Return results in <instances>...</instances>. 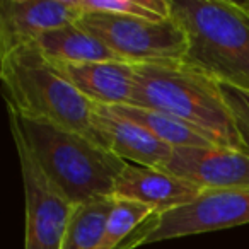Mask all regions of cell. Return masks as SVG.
<instances>
[{
	"mask_svg": "<svg viewBox=\"0 0 249 249\" xmlns=\"http://www.w3.org/2000/svg\"><path fill=\"white\" fill-rule=\"evenodd\" d=\"M114 207V196L97 198L75 205L67 227L62 249H97Z\"/></svg>",
	"mask_w": 249,
	"mask_h": 249,
	"instance_id": "obj_15",
	"label": "cell"
},
{
	"mask_svg": "<svg viewBox=\"0 0 249 249\" xmlns=\"http://www.w3.org/2000/svg\"><path fill=\"white\" fill-rule=\"evenodd\" d=\"M167 173L207 191L249 188V156L224 147H179L173 149Z\"/></svg>",
	"mask_w": 249,
	"mask_h": 249,
	"instance_id": "obj_9",
	"label": "cell"
},
{
	"mask_svg": "<svg viewBox=\"0 0 249 249\" xmlns=\"http://www.w3.org/2000/svg\"><path fill=\"white\" fill-rule=\"evenodd\" d=\"M186 36L188 65L218 84L249 90V2L169 0Z\"/></svg>",
	"mask_w": 249,
	"mask_h": 249,
	"instance_id": "obj_2",
	"label": "cell"
},
{
	"mask_svg": "<svg viewBox=\"0 0 249 249\" xmlns=\"http://www.w3.org/2000/svg\"><path fill=\"white\" fill-rule=\"evenodd\" d=\"M46 58V56H45ZM48 60V58H46ZM84 97L99 106L132 104L135 65L128 62H52Z\"/></svg>",
	"mask_w": 249,
	"mask_h": 249,
	"instance_id": "obj_12",
	"label": "cell"
},
{
	"mask_svg": "<svg viewBox=\"0 0 249 249\" xmlns=\"http://www.w3.org/2000/svg\"><path fill=\"white\" fill-rule=\"evenodd\" d=\"M24 188V249H62L75 205L48 179L16 121L9 120Z\"/></svg>",
	"mask_w": 249,
	"mask_h": 249,
	"instance_id": "obj_6",
	"label": "cell"
},
{
	"mask_svg": "<svg viewBox=\"0 0 249 249\" xmlns=\"http://www.w3.org/2000/svg\"><path fill=\"white\" fill-rule=\"evenodd\" d=\"M79 5L84 12H107L149 21L171 19L169 0H79Z\"/></svg>",
	"mask_w": 249,
	"mask_h": 249,
	"instance_id": "obj_17",
	"label": "cell"
},
{
	"mask_svg": "<svg viewBox=\"0 0 249 249\" xmlns=\"http://www.w3.org/2000/svg\"><path fill=\"white\" fill-rule=\"evenodd\" d=\"M200 195H203L200 188L166 169L126 164L116 179L113 196L142 203L152 208L157 215H162L193 203Z\"/></svg>",
	"mask_w": 249,
	"mask_h": 249,
	"instance_id": "obj_11",
	"label": "cell"
},
{
	"mask_svg": "<svg viewBox=\"0 0 249 249\" xmlns=\"http://www.w3.org/2000/svg\"><path fill=\"white\" fill-rule=\"evenodd\" d=\"M152 215H156V212L145 205L114 198V207L107 218L106 231L97 249H116L123 242V239L142 229Z\"/></svg>",
	"mask_w": 249,
	"mask_h": 249,
	"instance_id": "obj_16",
	"label": "cell"
},
{
	"mask_svg": "<svg viewBox=\"0 0 249 249\" xmlns=\"http://www.w3.org/2000/svg\"><path fill=\"white\" fill-rule=\"evenodd\" d=\"M0 80L9 111L94 140V103L62 77L36 45L0 56Z\"/></svg>",
	"mask_w": 249,
	"mask_h": 249,
	"instance_id": "obj_4",
	"label": "cell"
},
{
	"mask_svg": "<svg viewBox=\"0 0 249 249\" xmlns=\"http://www.w3.org/2000/svg\"><path fill=\"white\" fill-rule=\"evenodd\" d=\"M79 0H2L0 56L36 43L43 35L82 18Z\"/></svg>",
	"mask_w": 249,
	"mask_h": 249,
	"instance_id": "obj_8",
	"label": "cell"
},
{
	"mask_svg": "<svg viewBox=\"0 0 249 249\" xmlns=\"http://www.w3.org/2000/svg\"><path fill=\"white\" fill-rule=\"evenodd\" d=\"M244 224H249V188L207 191L193 203L157 215L140 239H137V246L222 231Z\"/></svg>",
	"mask_w": 249,
	"mask_h": 249,
	"instance_id": "obj_7",
	"label": "cell"
},
{
	"mask_svg": "<svg viewBox=\"0 0 249 249\" xmlns=\"http://www.w3.org/2000/svg\"><path fill=\"white\" fill-rule=\"evenodd\" d=\"M92 132L97 143L126 164L162 169L173 156V147L107 106L94 104Z\"/></svg>",
	"mask_w": 249,
	"mask_h": 249,
	"instance_id": "obj_10",
	"label": "cell"
},
{
	"mask_svg": "<svg viewBox=\"0 0 249 249\" xmlns=\"http://www.w3.org/2000/svg\"><path fill=\"white\" fill-rule=\"evenodd\" d=\"M9 120L21 128L43 173L73 205L113 196L124 160L82 133L21 118L14 111H9Z\"/></svg>",
	"mask_w": 249,
	"mask_h": 249,
	"instance_id": "obj_3",
	"label": "cell"
},
{
	"mask_svg": "<svg viewBox=\"0 0 249 249\" xmlns=\"http://www.w3.org/2000/svg\"><path fill=\"white\" fill-rule=\"evenodd\" d=\"M114 113L135 121L137 124L149 130L154 137L160 142L167 143L173 149L179 147H210L213 143L201 135L198 130L186 124L184 121L171 116V114L160 113L156 109L142 106H132V104H120V106H107ZM217 147V145H215Z\"/></svg>",
	"mask_w": 249,
	"mask_h": 249,
	"instance_id": "obj_14",
	"label": "cell"
},
{
	"mask_svg": "<svg viewBox=\"0 0 249 249\" xmlns=\"http://www.w3.org/2000/svg\"><path fill=\"white\" fill-rule=\"evenodd\" d=\"M75 24L99 39L120 60L133 65L178 62L186 55V36L173 18L149 21L107 12H84Z\"/></svg>",
	"mask_w": 249,
	"mask_h": 249,
	"instance_id": "obj_5",
	"label": "cell"
},
{
	"mask_svg": "<svg viewBox=\"0 0 249 249\" xmlns=\"http://www.w3.org/2000/svg\"><path fill=\"white\" fill-rule=\"evenodd\" d=\"M132 106L171 114L213 145L244 152L220 84L183 60L135 65Z\"/></svg>",
	"mask_w": 249,
	"mask_h": 249,
	"instance_id": "obj_1",
	"label": "cell"
},
{
	"mask_svg": "<svg viewBox=\"0 0 249 249\" xmlns=\"http://www.w3.org/2000/svg\"><path fill=\"white\" fill-rule=\"evenodd\" d=\"M33 45L38 46L50 62H123L99 39L77 24H69L46 33Z\"/></svg>",
	"mask_w": 249,
	"mask_h": 249,
	"instance_id": "obj_13",
	"label": "cell"
},
{
	"mask_svg": "<svg viewBox=\"0 0 249 249\" xmlns=\"http://www.w3.org/2000/svg\"><path fill=\"white\" fill-rule=\"evenodd\" d=\"M222 94L225 97L232 120H234L237 135L244 147V152L249 156V90L220 84Z\"/></svg>",
	"mask_w": 249,
	"mask_h": 249,
	"instance_id": "obj_18",
	"label": "cell"
}]
</instances>
